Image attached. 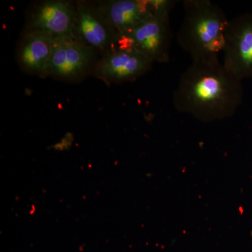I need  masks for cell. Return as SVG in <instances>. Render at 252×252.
<instances>
[{
	"instance_id": "1",
	"label": "cell",
	"mask_w": 252,
	"mask_h": 252,
	"mask_svg": "<svg viewBox=\"0 0 252 252\" xmlns=\"http://www.w3.org/2000/svg\"><path fill=\"white\" fill-rule=\"evenodd\" d=\"M242 81L219 56L195 60L181 74L172 95L176 110L203 122L233 117L243 99Z\"/></svg>"
},
{
	"instance_id": "10",
	"label": "cell",
	"mask_w": 252,
	"mask_h": 252,
	"mask_svg": "<svg viewBox=\"0 0 252 252\" xmlns=\"http://www.w3.org/2000/svg\"><path fill=\"white\" fill-rule=\"evenodd\" d=\"M98 4L121 35L153 16L147 0H106Z\"/></svg>"
},
{
	"instance_id": "8",
	"label": "cell",
	"mask_w": 252,
	"mask_h": 252,
	"mask_svg": "<svg viewBox=\"0 0 252 252\" xmlns=\"http://www.w3.org/2000/svg\"><path fill=\"white\" fill-rule=\"evenodd\" d=\"M76 2L46 0L33 8L26 30L49 33L54 38L72 36L75 22Z\"/></svg>"
},
{
	"instance_id": "4",
	"label": "cell",
	"mask_w": 252,
	"mask_h": 252,
	"mask_svg": "<svg viewBox=\"0 0 252 252\" xmlns=\"http://www.w3.org/2000/svg\"><path fill=\"white\" fill-rule=\"evenodd\" d=\"M97 54L72 36L54 38L52 55L46 76L77 81L93 71Z\"/></svg>"
},
{
	"instance_id": "6",
	"label": "cell",
	"mask_w": 252,
	"mask_h": 252,
	"mask_svg": "<svg viewBox=\"0 0 252 252\" xmlns=\"http://www.w3.org/2000/svg\"><path fill=\"white\" fill-rule=\"evenodd\" d=\"M153 64L122 38L117 49L96 62L92 73L109 84L129 82L149 72Z\"/></svg>"
},
{
	"instance_id": "7",
	"label": "cell",
	"mask_w": 252,
	"mask_h": 252,
	"mask_svg": "<svg viewBox=\"0 0 252 252\" xmlns=\"http://www.w3.org/2000/svg\"><path fill=\"white\" fill-rule=\"evenodd\" d=\"M122 38L152 63H168L172 32L170 18L152 16Z\"/></svg>"
},
{
	"instance_id": "11",
	"label": "cell",
	"mask_w": 252,
	"mask_h": 252,
	"mask_svg": "<svg viewBox=\"0 0 252 252\" xmlns=\"http://www.w3.org/2000/svg\"><path fill=\"white\" fill-rule=\"evenodd\" d=\"M149 9L153 16L169 18L170 12L178 1L176 0H147Z\"/></svg>"
},
{
	"instance_id": "2",
	"label": "cell",
	"mask_w": 252,
	"mask_h": 252,
	"mask_svg": "<svg viewBox=\"0 0 252 252\" xmlns=\"http://www.w3.org/2000/svg\"><path fill=\"white\" fill-rule=\"evenodd\" d=\"M185 16L177 41L192 60L219 56L224 46L229 19L210 0H185Z\"/></svg>"
},
{
	"instance_id": "9",
	"label": "cell",
	"mask_w": 252,
	"mask_h": 252,
	"mask_svg": "<svg viewBox=\"0 0 252 252\" xmlns=\"http://www.w3.org/2000/svg\"><path fill=\"white\" fill-rule=\"evenodd\" d=\"M54 36L44 32L27 31L23 33L17 59L25 72L44 77L51 55Z\"/></svg>"
},
{
	"instance_id": "5",
	"label": "cell",
	"mask_w": 252,
	"mask_h": 252,
	"mask_svg": "<svg viewBox=\"0 0 252 252\" xmlns=\"http://www.w3.org/2000/svg\"><path fill=\"white\" fill-rule=\"evenodd\" d=\"M222 52L227 70L241 81L252 79V14L229 20Z\"/></svg>"
},
{
	"instance_id": "3",
	"label": "cell",
	"mask_w": 252,
	"mask_h": 252,
	"mask_svg": "<svg viewBox=\"0 0 252 252\" xmlns=\"http://www.w3.org/2000/svg\"><path fill=\"white\" fill-rule=\"evenodd\" d=\"M75 22L72 36L102 56L120 45V33L113 26L98 2L76 1Z\"/></svg>"
}]
</instances>
